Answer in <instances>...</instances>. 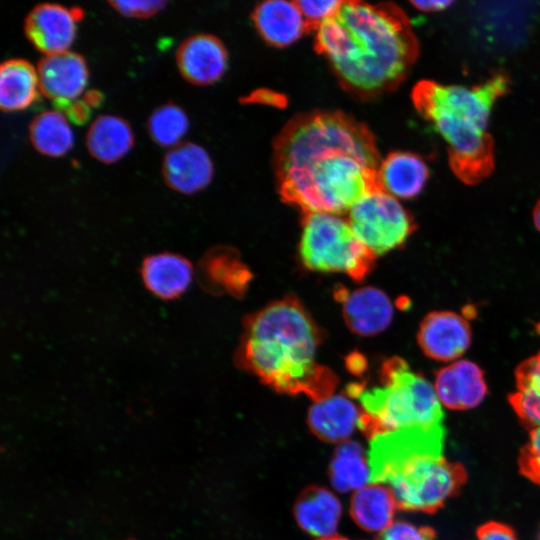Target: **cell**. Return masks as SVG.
I'll return each mask as SVG.
<instances>
[{"instance_id": "1", "label": "cell", "mask_w": 540, "mask_h": 540, "mask_svg": "<svg viewBox=\"0 0 540 540\" xmlns=\"http://www.w3.org/2000/svg\"><path fill=\"white\" fill-rule=\"evenodd\" d=\"M381 163L369 128L339 111L298 114L273 143V165L283 201L311 213L342 214L381 190Z\"/></svg>"}, {"instance_id": "2", "label": "cell", "mask_w": 540, "mask_h": 540, "mask_svg": "<svg viewBox=\"0 0 540 540\" xmlns=\"http://www.w3.org/2000/svg\"><path fill=\"white\" fill-rule=\"evenodd\" d=\"M314 47L340 85L360 99L397 88L419 55L406 13L391 2L343 1L317 29Z\"/></svg>"}, {"instance_id": "3", "label": "cell", "mask_w": 540, "mask_h": 540, "mask_svg": "<svg viewBox=\"0 0 540 540\" xmlns=\"http://www.w3.org/2000/svg\"><path fill=\"white\" fill-rule=\"evenodd\" d=\"M320 336L301 303L286 297L248 316L237 361L277 391L318 400L336 385V375L316 361Z\"/></svg>"}, {"instance_id": "4", "label": "cell", "mask_w": 540, "mask_h": 540, "mask_svg": "<svg viewBox=\"0 0 540 540\" xmlns=\"http://www.w3.org/2000/svg\"><path fill=\"white\" fill-rule=\"evenodd\" d=\"M509 88V76L494 72L471 87L421 80L412 90L414 107L445 140L450 168L465 184H478L495 167L489 120L494 104Z\"/></svg>"}, {"instance_id": "5", "label": "cell", "mask_w": 540, "mask_h": 540, "mask_svg": "<svg viewBox=\"0 0 540 540\" xmlns=\"http://www.w3.org/2000/svg\"><path fill=\"white\" fill-rule=\"evenodd\" d=\"M445 433L409 428L376 435L370 444L372 482L386 485L399 508L434 512L466 481L464 467L442 456Z\"/></svg>"}, {"instance_id": "6", "label": "cell", "mask_w": 540, "mask_h": 540, "mask_svg": "<svg viewBox=\"0 0 540 540\" xmlns=\"http://www.w3.org/2000/svg\"><path fill=\"white\" fill-rule=\"evenodd\" d=\"M381 385L348 387L350 397L359 400L364 429L374 434L412 427L442 425L443 410L434 386L414 373L400 358L386 360L381 367Z\"/></svg>"}, {"instance_id": "7", "label": "cell", "mask_w": 540, "mask_h": 540, "mask_svg": "<svg viewBox=\"0 0 540 540\" xmlns=\"http://www.w3.org/2000/svg\"><path fill=\"white\" fill-rule=\"evenodd\" d=\"M305 267L319 272H341L363 280L375 255L356 237L347 219L330 213L305 214L299 244Z\"/></svg>"}, {"instance_id": "8", "label": "cell", "mask_w": 540, "mask_h": 540, "mask_svg": "<svg viewBox=\"0 0 540 540\" xmlns=\"http://www.w3.org/2000/svg\"><path fill=\"white\" fill-rule=\"evenodd\" d=\"M347 221L356 237L376 256L401 246L415 230L409 212L382 190L359 200Z\"/></svg>"}, {"instance_id": "9", "label": "cell", "mask_w": 540, "mask_h": 540, "mask_svg": "<svg viewBox=\"0 0 540 540\" xmlns=\"http://www.w3.org/2000/svg\"><path fill=\"white\" fill-rule=\"evenodd\" d=\"M418 344L429 358L454 362L470 346L471 330L461 315L451 311L429 313L421 322Z\"/></svg>"}, {"instance_id": "10", "label": "cell", "mask_w": 540, "mask_h": 540, "mask_svg": "<svg viewBox=\"0 0 540 540\" xmlns=\"http://www.w3.org/2000/svg\"><path fill=\"white\" fill-rule=\"evenodd\" d=\"M177 67L188 82L209 85L218 81L228 65V53L216 36L206 33L187 37L176 53Z\"/></svg>"}, {"instance_id": "11", "label": "cell", "mask_w": 540, "mask_h": 540, "mask_svg": "<svg viewBox=\"0 0 540 540\" xmlns=\"http://www.w3.org/2000/svg\"><path fill=\"white\" fill-rule=\"evenodd\" d=\"M76 21L72 10L56 3H41L25 18V36L46 55L68 51L76 35Z\"/></svg>"}, {"instance_id": "12", "label": "cell", "mask_w": 540, "mask_h": 540, "mask_svg": "<svg viewBox=\"0 0 540 540\" xmlns=\"http://www.w3.org/2000/svg\"><path fill=\"white\" fill-rule=\"evenodd\" d=\"M336 299L342 303L344 320L360 336H373L391 323L394 309L391 300L376 287H362L352 292L338 289Z\"/></svg>"}, {"instance_id": "13", "label": "cell", "mask_w": 540, "mask_h": 540, "mask_svg": "<svg viewBox=\"0 0 540 540\" xmlns=\"http://www.w3.org/2000/svg\"><path fill=\"white\" fill-rule=\"evenodd\" d=\"M36 70L40 92L54 102L76 100L89 76L85 59L72 51L45 55Z\"/></svg>"}, {"instance_id": "14", "label": "cell", "mask_w": 540, "mask_h": 540, "mask_svg": "<svg viewBox=\"0 0 540 540\" xmlns=\"http://www.w3.org/2000/svg\"><path fill=\"white\" fill-rule=\"evenodd\" d=\"M162 175L171 189L193 194L205 188L213 176V164L207 151L191 143L172 147L162 161Z\"/></svg>"}, {"instance_id": "15", "label": "cell", "mask_w": 540, "mask_h": 540, "mask_svg": "<svg viewBox=\"0 0 540 540\" xmlns=\"http://www.w3.org/2000/svg\"><path fill=\"white\" fill-rule=\"evenodd\" d=\"M434 389L440 403L454 410L476 407L487 393L482 370L469 360H457L440 369Z\"/></svg>"}, {"instance_id": "16", "label": "cell", "mask_w": 540, "mask_h": 540, "mask_svg": "<svg viewBox=\"0 0 540 540\" xmlns=\"http://www.w3.org/2000/svg\"><path fill=\"white\" fill-rule=\"evenodd\" d=\"M307 419L318 437L339 444L351 440L358 429H364L362 409L342 394H330L315 400Z\"/></svg>"}, {"instance_id": "17", "label": "cell", "mask_w": 540, "mask_h": 540, "mask_svg": "<svg viewBox=\"0 0 540 540\" xmlns=\"http://www.w3.org/2000/svg\"><path fill=\"white\" fill-rule=\"evenodd\" d=\"M252 18L261 37L276 47L288 46L309 31L296 1L262 2L255 7Z\"/></svg>"}, {"instance_id": "18", "label": "cell", "mask_w": 540, "mask_h": 540, "mask_svg": "<svg viewBox=\"0 0 540 540\" xmlns=\"http://www.w3.org/2000/svg\"><path fill=\"white\" fill-rule=\"evenodd\" d=\"M428 177V166L423 158L406 151L391 152L381 160L378 169L380 189L397 199L417 196Z\"/></svg>"}, {"instance_id": "19", "label": "cell", "mask_w": 540, "mask_h": 540, "mask_svg": "<svg viewBox=\"0 0 540 540\" xmlns=\"http://www.w3.org/2000/svg\"><path fill=\"white\" fill-rule=\"evenodd\" d=\"M294 513L298 525L306 533L325 540L336 536L343 516V506L333 491L314 488L298 499Z\"/></svg>"}, {"instance_id": "20", "label": "cell", "mask_w": 540, "mask_h": 540, "mask_svg": "<svg viewBox=\"0 0 540 540\" xmlns=\"http://www.w3.org/2000/svg\"><path fill=\"white\" fill-rule=\"evenodd\" d=\"M193 268L184 257L173 253H160L145 259L142 277L145 286L156 296L173 299L189 287Z\"/></svg>"}, {"instance_id": "21", "label": "cell", "mask_w": 540, "mask_h": 540, "mask_svg": "<svg viewBox=\"0 0 540 540\" xmlns=\"http://www.w3.org/2000/svg\"><path fill=\"white\" fill-rule=\"evenodd\" d=\"M397 507L391 490L372 482L353 493L350 514L362 530L380 534L394 522Z\"/></svg>"}, {"instance_id": "22", "label": "cell", "mask_w": 540, "mask_h": 540, "mask_svg": "<svg viewBox=\"0 0 540 540\" xmlns=\"http://www.w3.org/2000/svg\"><path fill=\"white\" fill-rule=\"evenodd\" d=\"M134 143L130 125L114 115H101L90 125L86 134L89 153L103 163H114L127 154Z\"/></svg>"}, {"instance_id": "23", "label": "cell", "mask_w": 540, "mask_h": 540, "mask_svg": "<svg viewBox=\"0 0 540 540\" xmlns=\"http://www.w3.org/2000/svg\"><path fill=\"white\" fill-rule=\"evenodd\" d=\"M329 476L333 488L341 493H354L372 483L368 451L357 441L340 443L332 457Z\"/></svg>"}, {"instance_id": "24", "label": "cell", "mask_w": 540, "mask_h": 540, "mask_svg": "<svg viewBox=\"0 0 540 540\" xmlns=\"http://www.w3.org/2000/svg\"><path fill=\"white\" fill-rule=\"evenodd\" d=\"M37 70L27 60L4 61L0 67V107L4 112L29 107L38 96Z\"/></svg>"}, {"instance_id": "25", "label": "cell", "mask_w": 540, "mask_h": 540, "mask_svg": "<svg viewBox=\"0 0 540 540\" xmlns=\"http://www.w3.org/2000/svg\"><path fill=\"white\" fill-rule=\"evenodd\" d=\"M516 391L509 401L523 424L540 427V352L517 368Z\"/></svg>"}, {"instance_id": "26", "label": "cell", "mask_w": 540, "mask_h": 540, "mask_svg": "<svg viewBox=\"0 0 540 540\" xmlns=\"http://www.w3.org/2000/svg\"><path fill=\"white\" fill-rule=\"evenodd\" d=\"M29 139L38 152L51 157L67 153L74 141L66 117L58 110L36 115L29 126Z\"/></svg>"}, {"instance_id": "27", "label": "cell", "mask_w": 540, "mask_h": 540, "mask_svg": "<svg viewBox=\"0 0 540 540\" xmlns=\"http://www.w3.org/2000/svg\"><path fill=\"white\" fill-rule=\"evenodd\" d=\"M151 139L163 147H174L188 129L186 113L178 105L166 103L157 107L147 121Z\"/></svg>"}, {"instance_id": "28", "label": "cell", "mask_w": 540, "mask_h": 540, "mask_svg": "<svg viewBox=\"0 0 540 540\" xmlns=\"http://www.w3.org/2000/svg\"><path fill=\"white\" fill-rule=\"evenodd\" d=\"M343 1H296L308 27L317 30L321 24L330 19L340 8Z\"/></svg>"}, {"instance_id": "29", "label": "cell", "mask_w": 540, "mask_h": 540, "mask_svg": "<svg viewBox=\"0 0 540 540\" xmlns=\"http://www.w3.org/2000/svg\"><path fill=\"white\" fill-rule=\"evenodd\" d=\"M519 467L523 475L540 485V427L532 429L528 442L522 448Z\"/></svg>"}, {"instance_id": "30", "label": "cell", "mask_w": 540, "mask_h": 540, "mask_svg": "<svg viewBox=\"0 0 540 540\" xmlns=\"http://www.w3.org/2000/svg\"><path fill=\"white\" fill-rule=\"evenodd\" d=\"M434 538L433 529L398 520L381 532L377 540H434Z\"/></svg>"}, {"instance_id": "31", "label": "cell", "mask_w": 540, "mask_h": 540, "mask_svg": "<svg viewBox=\"0 0 540 540\" xmlns=\"http://www.w3.org/2000/svg\"><path fill=\"white\" fill-rule=\"evenodd\" d=\"M117 12L133 18H147L159 12L167 4L162 0L109 1Z\"/></svg>"}, {"instance_id": "32", "label": "cell", "mask_w": 540, "mask_h": 540, "mask_svg": "<svg viewBox=\"0 0 540 540\" xmlns=\"http://www.w3.org/2000/svg\"><path fill=\"white\" fill-rule=\"evenodd\" d=\"M478 540H517L513 530L505 524L488 522L477 530Z\"/></svg>"}, {"instance_id": "33", "label": "cell", "mask_w": 540, "mask_h": 540, "mask_svg": "<svg viewBox=\"0 0 540 540\" xmlns=\"http://www.w3.org/2000/svg\"><path fill=\"white\" fill-rule=\"evenodd\" d=\"M54 103L60 112L63 111L66 116L76 124H83L89 118L90 106L87 105L84 100L61 101Z\"/></svg>"}, {"instance_id": "34", "label": "cell", "mask_w": 540, "mask_h": 540, "mask_svg": "<svg viewBox=\"0 0 540 540\" xmlns=\"http://www.w3.org/2000/svg\"><path fill=\"white\" fill-rule=\"evenodd\" d=\"M411 4L418 10L424 12H439L447 9L453 4L450 0H432V1H411Z\"/></svg>"}, {"instance_id": "35", "label": "cell", "mask_w": 540, "mask_h": 540, "mask_svg": "<svg viewBox=\"0 0 540 540\" xmlns=\"http://www.w3.org/2000/svg\"><path fill=\"white\" fill-rule=\"evenodd\" d=\"M255 100L259 101L261 103H270V104H282L281 99L278 94H274L273 92L268 91H259L255 93Z\"/></svg>"}, {"instance_id": "36", "label": "cell", "mask_w": 540, "mask_h": 540, "mask_svg": "<svg viewBox=\"0 0 540 540\" xmlns=\"http://www.w3.org/2000/svg\"><path fill=\"white\" fill-rule=\"evenodd\" d=\"M83 100L86 102L87 105L90 107L98 106L102 101V95L96 90H89Z\"/></svg>"}, {"instance_id": "37", "label": "cell", "mask_w": 540, "mask_h": 540, "mask_svg": "<svg viewBox=\"0 0 540 540\" xmlns=\"http://www.w3.org/2000/svg\"><path fill=\"white\" fill-rule=\"evenodd\" d=\"M533 221H534L536 229L540 232V199L536 203L535 208L533 210Z\"/></svg>"}, {"instance_id": "38", "label": "cell", "mask_w": 540, "mask_h": 540, "mask_svg": "<svg viewBox=\"0 0 540 540\" xmlns=\"http://www.w3.org/2000/svg\"><path fill=\"white\" fill-rule=\"evenodd\" d=\"M325 540H351V539H348V538H345V537H340V536H333L331 538H328V539H325Z\"/></svg>"}, {"instance_id": "39", "label": "cell", "mask_w": 540, "mask_h": 540, "mask_svg": "<svg viewBox=\"0 0 540 540\" xmlns=\"http://www.w3.org/2000/svg\"><path fill=\"white\" fill-rule=\"evenodd\" d=\"M537 540H540V528H539V530H538Z\"/></svg>"}]
</instances>
